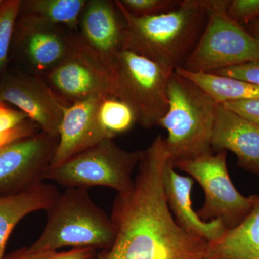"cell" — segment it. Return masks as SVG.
<instances>
[{
	"mask_svg": "<svg viewBox=\"0 0 259 259\" xmlns=\"http://www.w3.org/2000/svg\"><path fill=\"white\" fill-rule=\"evenodd\" d=\"M167 95L168 109L158 125L166 131L164 142L170 159L187 161L212 153L217 102L175 71L168 79Z\"/></svg>",
	"mask_w": 259,
	"mask_h": 259,
	"instance_id": "3957f363",
	"label": "cell"
},
{
	"mask_svg": "<svg viewBox=\"0 0 259 259\" xmlns=\"http://www.w3.org/2000/svg\"><path fill=\"white\" fill-rule=\"evenodd\" d=\"M250 197L253 205L248 215L217 241L208 243L203 259H259V195Z\"/></svg>",
	"mask_w": 259,
	"mask_h": 259,
	"instance_id": "ac0fdd59",
	"label": "cell"
},
{
	"mask_svg": "<svg viewBox=\"0 0 259 259\" xmlns=\"http://www.w3.org/2000/svg\"><path fill=\"white\" fill-rule=\"evenodd\" d=\"M163 185L168 208L177 224L186 232L211 243L228 231L220 220L204 221L199 217L192 208L191 197L194 180L177 173L170 158L163 170Z\"/></svg>",
	"mask_w": 259,
	"mask_h": 259,
	"instance_id": "2e32d148",
	"label": "cell"
},
{
	"mask_svg": "<svg viewBox=\"0 0 259 259\" xmlns=\"http://www.w3.org/2000/svg\"><path fill=\"white\" fill-rule=\"evenodd\" d=\"M88 0H23L20 14L77 32L80 17Z\"/></svg>",
	"mask_w": 259,
	"mask_h": 259,
	"instance_id": "ffe728a7",
	"label": "cell"
},
{
	"mask_svg": "<svg viewBox=\"0 0 259 259\" xmlns=\"http://www.w3.org/2000/svg\"><path fill=\"white\" fill-rule=\"evenodd\" d=\"M172 162L175 169L188 174L203 189L205 200L197 212L202 221L220 220L231 230L248 215L253 205L251 197L242 195L233 185L227 167L226 151Z\"/></svg>",
	"mask_w": 259,
	"mask_h": 259,
	"instance_id": "ba28073f",
	"label": "cell"
},
{
	"mask_svg": "<svg viewBox=\"0 0 259 259\" xmlns=\"http://www.w3.org/2000/svg\"><path fill=\"white\" fill-rule=\"evenodd\" d=\"M143 150L127 151L112 139H106L81 151L59 166L49 167L45 180L66 188L89 190L106 187L125 193L134 185L132 175L142 157Z\"/></svg>",
	"mask_w": 259,
	"mask_h": 259,
	"instance_id": "8992f818",
	"label": "cell"
},
{
	"mask_svg": "<svg viewBox=\"0 0 259 259\" xmlns=\"http://www.w3.org/2000/svg\"><path fill=\"white\" fill-rule=\"evenodd\" d=\"M212 73L242 80L259 86V61L231 66Z\"/></svg>",
	"mask_w": 259,
	"mask_h": 259,
	"instance_id": "484cf974",
	"label": "cell"
},
{
	"mask_svg": "<svg viewBox=\"0 0 259 259\" xmlns=\"http://www.w3.org/2000/svg\"><path fill=\"white\" fill-rule=\"evenodd\" d=\"M97 120L106 139L112 140L128 131L136 122L129 105L112 96L104 97L100 100Z\"/></svg>",
	"mask_w": 259,
	"mask_h": 259,
	"instance_id": "44dd1931",
	"label": "cell"
},
{
	"mask_svg": "<svg viewBox=\"0 0 259 259\" xmlns=\"http://www.w3.org/2000/svg\"><path fill=\"white\" fill-rule=\"evenodd\" d=\"M112 71L115 97L132 109L136 122L147 129L158 125L168 109L167 85L174 71L127 49L117 54Z\"/></svg>",
	"mask_w": 259,
	"mask_h": 259,
	"instance_id": "52a82bcc",
	"label": "cell"
},
{
	"mask_svg": "<svg viewBox=\"0 0 259 259\" xmlns=\"http://www.w3.org/2000/svg\"><path fill=\"white\" fill-rule=\"evenodd\" d=\"M212 151H231L238 165L259 177V125L218 105L212 139Z\"/></svg>",
	"mask_w": 259,
	"mask_h": 259,
	"instance_id": "9a60e30c",
	"label": "cell"
},
{
	"mask_svg": "<svg viewBox=\"0 0 259 259\" xmlns=\"http://www.w3.org/2000/svg\"><path fill=\"white\" fill-rule=\"evenodd\" d=\"M76 34L40 19L19 15L10 60L13 58L20 69L44 77L69 55Z\"/></svg>",
	"mask_w": 259,
	"mask_h": 259,
	"instance_id": "9c48e42d",
	"label": "cell"
},
{
	"mask_svg": "<svg viewBox=\"0 0 259 259\" xmlns=\"http://www.w3.org/2000/svg\"><path fill=\"white\" fill-rule=\"evenodd\" d=\"M221 105L259 125V100H235L224 102Z\"/></svg>",
	"mask_w": 259,
	"mask_h": 259,
	"instance_id": "4316f807",
	"label": "cell"
},
{
	"mask_svg": "<svg viewBox=\"0 0 259 259\" xmlns=\"http://www.w3.org/2000/svg\"><path fill=\"white\" fill-rule=\"evenodd\" d=\"M227 13L236 23H251L259 19V0L230 1Z\"/></svg>",
	"mask_w": 259,
	"mask_h": 259,
	"instance_id": "d4e9b609",
	"label": "cell"
},
{
	"mask_svg": "<svg viewBox=\"0 0 259 259\" xmlns=\"http://www.w3.org/2000/svg\"><path fill=\"white\" fill-rule=\"evenodd\" d=\"M48 218L32 249L58 250L64 247L106 250L115 241L111 217L95 204L88 190L69 187L47 211Z\"/></svg>",
	"mask_w": 259,
	"mask_h": 259,
	"instance_id": "277c9868",
	"label": "cell"
},
{
	"mask_svg": "<svg viewBox=\"0 0 259 259\" xmlns=\"http://www.w3.org/2000/svg\"><path fill=\"white\" fill-rule=\"evenodd\" d=\"M175 72L193 81L218 105L235 100H259V86L212 72H192L178 68Z\"/></svg>",
	"mask_w": 259,
	"mask_h": 259,
	"instance_id": "d6986e66",
	"label": "cell"
},
{
	"mask_svg": "<svg viewBox=\"0 0 259 259\" xmlns=\"http://www.w3.org/2000/svg\"><path fill=\"white\" fill-rule=\"evenodd\" d=\"M0 102L18 107L40 131L58 138L64 109L69 106L41 76L10 66L0 80Z\"/></svg>",
	"mask_w": 259,
	"mask_h": 259,
	"instance_id": "7c38bea8",
	"label": "cell"
},
{
	"mask_svg": "<svg viewBox=\"0 0 259 259\" xmlns=\"http://www.w3.org/2000/svg\"><path fill=\"white\" fill-rule=\"evenodd\" d=\"M229 3L207 0V23L182 69L214 72L259 61V38L228 16Z\"/></svg>",
	"mask_w": 259,
	"mask_h": 259,
	"instance_id": "5b68a950",
	"label": "cell"
},
{
	"mask_svg": "<svg viewBox=\"0 0 259 259\" xmlns=\"http://www.w3.org/2000/svg\"><path fill=\"white\" fill-rule=\"evenodd\" d=\"M60 192L56 186L45 182L14 195L0 197V259H4L7 243L12 232L24 218L50 208Z\"/></svg>",
	"mask_w": 259,
	"mask_h": 259,
	"instance_id": "e0dca14e",
	"label": "cell"
},
{
	"mask_svg": "<svg viewBox=\"0 0 259 259\" xmlns=\"http://www.w3.org/2000/svg\"><path fill=\"white\" fill-rule=\"evenodd\" d=\"M3 0H0V6H1L2 4H3Z\"/></svg>",
	"mask_w": 259,
	"mask_h": 259,
	"instance_id": "4dcf8cb0",
	"label": "cell"
},
{
	"mask_svg": "<svg viewBox=\"0 0 259 259\" xmlns=\"http://www.w3.org/2000/svg\"><path fill=\"white\" fill-rule=\"evenodd\" d=\"M131 14L139 17L151 16L175 9L181 1L177 0H119Z\"/></svg>",
	"mask_w": 259,
	"mask_h": 259,
	"instance_id": "cb8c5ba5",
	"label": "cell"
},
{
	"mask_svg": "<svg viewBox=\"0 0 259 259\" xmlns=\"http://www.w3.org/2000/svg\"><path fill=\"white\" fill-rule=\"evenodd\" d=\"M115 3L125 20V49L173 71L182 67L207 23V0H183L167 13L146 17Z\"/></svg>",
	"mask_w": 259,
	"mask_h": 259,
	"instance_id": "7a4b0ae2",
	"label": "cell"
},
{
	"mask_svg": "<svg viewBox=\"0 0 259 259\" xmlns=\"http://www.w3.org/2000/svg\"><path fill=\"white\" fill-rule=\"evenodd\" d=\"M26 114L7 107L0 102V134L9 132L28 120Z\"/></svg>",
	"mask_w": 259,
	"mask_h": 259,
	"instance_id": "83f0119b",
	"label": "cell"
},
{
	"mask_svg": "<svg viewBox=\"0 0 259 259\" xmlns=\"http://www.w3.org/2000/svg\"><path fill=\"white\" fill-rule=\"evenodd\" d=\"M102 97H90L64 109L59 142L49 167L59 166L71 156L107 139L97 120V108Z\"/></svg>",
	"mask_w": 259,
	"mask_h": 259,
	"instance_id": "5bb4252c",
	"label": "cell"
},
{
	"mask_svg": "<svg viewBox=\"0 0 259 259\" xmlns=\"http://www.w3.org/2000/svg\"><path fill=\"white\" fill-rule=\"evenodd\" d=\"M78 35L83 45L113 73L116 56L125 49V23L115 1L88 0Z\"/></svg>",
	"mask_w": 259,
	"mask_h": 259,
	"instance_id": "4fadbf2b",
	"label": "cell"
},
{
	"mask_svg": "<svg viewBox=\"0 0 259 259\" xmlns=\"http://www.w3.org/2000/svg\"><path fill=\"white\" fill-rule=\"evenodd\" d=\"M98 251L90 248H73L68 251L37 250L24 247L5 255L4 259H97Z\"/></svg>",
	"mask_w": 259,
	"mask_h": 259,
	"instance_id": "603a6c76",
	"label": "cell"
},
{
	"mask_svg": "<svg viewBox=\"0 0 259 259\" xmlns=\"http://www.w3.org/2000/svg\"><path fill=\"white\" fill-rule=\"evenodd\" d=\"M59 138L37 131L0 146V197L44 183Z\"/></svg>",
	"mask_w": 259,
	"mask_h": 259,
	"instance_id": "8fae6325",
	"label": "cell"
},
{
	"mask_svg": "<svg viewBox=\"0 0 259 259\" xmlns=\"http://www.w3.org/2000/svg\"><path fill=\"white\" fill-rule=\"evenodd\" d=\"M40 131V127L35 122H32L30 119L18 126L9 132L0 134V146L8 144L20 138L25 137Z\"/></svg>",
	"mask_w": 259,
	"mask_h": 259,
	"instance_id": "f1b7e54d",
	"label": "cell"
},
{
	"mask_svg": "<svg viewBox=\"0 0 259 259\" xmlns=\"http://www.w3.org/2000/svg\"><path fill=\"white\" fill-rule=\"evenodd\" d=\"M42 78L67 105L90 97L115 95L113 73L83 45L78 33L69 55Z\"/></svg>",
	"mask_w": 259,
	"mask_h": 259,
	"instance_id": "30bf717a",
	"label": "cell"
},
{
	"mask_svg": "<svg viewBox=\"0 0 259 259\" xmlns=\"http://www.w3.org/2000/svg\"><path fill=\"white\" fill-rule=\"evenodd\" d=\"M250 32L259 38V19L249 23Z\"/></svg>",
	"mask_w": 259,
	"mask_h": 259,
	"instance_id": "f546056e",
	"label": "cell"
},
{
	"mask_svg": "<svg viewBox=\"0 0 259 259\" xmlns=\"http://www.w3.org/2000/svg\"><path fill=\"white\" fill-rule=\"evenodd\" d=\"M20 0H4L0 6V80L10 66V49Z\"/></svg>",
	"mask_w": 259,
	"mask_h": 259,
	"instance_id": "7402d4cb",
	"label": "cell"
},
{
	"mask_svg": "<svg viewBox=\"0 0 259 259\" xmlns=\"http://www.w3.org/2000/svg\"><path fill=\"white\" fill-rule=\"evenodd\" d=\"M169 158L161 135L143 150L134 186L113 202L115 241L97 259L204 258L208 242L182 229L168 208L163 175Z\"/></svg>",
	"mask_w": 259,
	"mask_h": 259,
	"instance_id": "6da1fadb",
	"label": "cell"
}]
</instances>
